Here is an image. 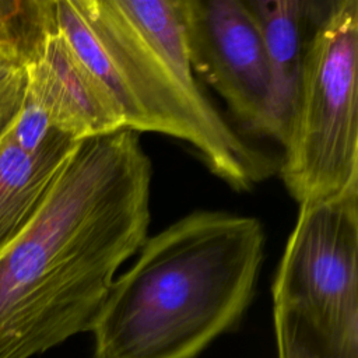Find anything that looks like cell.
I'll return each mask as SVG.
<instances>
[{"mask_svg":"<svg viewBox=\"0 0 358 358\" xmlns=\"http://www.w3.org/2000/svg\"><path fill=\"white\" fill-rule=\"evenodd\" d=\"M151 161L129 129L80 140L0 256V358L90 331L117 268L148 238Z\"/></svg>","mask_w":358,"mask_h":358,"instance_id":"cell-1","label":"cell"},{"mask_svg":"<svg viewBox=\"0 0 358 358\" xmlns=\"http://www.w3.org/2000/svg\"><path fill=\"white\" fill-rule=\"evenodd\" d=\"M259 218L190 213L144 241L90 331L92 358H196L235 329L264 256Z\"/></svg>","mask_w":358,"mask_h":358,"instance_id":"cell-2","label":"cell"},{"mask_svg":"<svg viewBox=\"0 0 358 358\" xmlns=\"http://www.w3.org/2000/svg\"><path fill=\"white\" fill-rule=\"evenodd\" d=\"M55 20L112 96L124 129L189 143L238 192L274 173L273 158L234 130L194 76L180 0H55Z\"/></svg>","mask_w":358,"mask_h":358,"instance_id":"cell-3","label":"cell"},{"mask_svg":"<svg viewBox=\"0 0 358 358\" xmlns=\"http://www.w3.org/2000/svg\"><path fill=\"white\" fill-rule=\"evenodd\" d=\"M271 295L278 358H358V186L299 204Z\"/></svg>","mask_w":358,"mask_h":358,"instance_id":"cell-4","label":"cell"},{"mask_svg":"<svg viewBox=\"0 0 358 358\" xmlns=\"http://www.w3.org/2000/svg\"><path fill=\"white\" fill-rule=\"evenodd\" d=\"M358 0H331L308 52L280 176L298 204L358 186Z\"/></svg>","mask_w":358,"mask_h":358,"instance_id":"cell-5","label":"cell"},{"mask_svg":"<svg viewBox=\"0 0 358 358\" xmlns=\"http://www.w3.org/2000/svg\"><path fill=\"white\" fill-rule=\"evenodd\" d=\"M194 76L249 131L278 141L273 78L263 38L245 0H180Z\"/></svg>","mask_w":358,"mask_h":358,"instance_id":"cell-6","label":"cell"},{"mask_svg":"<svg viewBox=\"0 0 358 358\" xmlns=\"http://www.w3.org/2000/svg\"><path fill=\"white\" fill-rule=\"evenodd\" d=\"M25 70L27 94L59 131L84 140L124 129L112 96L57 28L46 35Z\"/></svg>","mask_w":358,"mask_h":358,"instance_id":"cell-7","label":"cell"},{"mask_svg":"<svg viewBox=\"0 0 358 358\" xmlns=\"http://www.w3.org/2000/svg\"><path fill=\"white\" fill-rule=\"evenodd\" d=\"M246 4L256 20L267 53L278 143L282 144L309 48L331 0H246Z\"/></svg>","mask_w":358,"mask_h":358,"instance_id":"cell-8","label":"cell"},{"mask_svg":"<svg viewBox=\"0 0 358 358\" xmlns=\"http://www.w3.org/2000/svg\"><path fill=\"white\" fill-rule=\"evenodd\" d=\"M78 141L55 130L28 152L10 131L0 140V256L34 221Z\"/></svg>","mask_w":358,"mask_h":358,"instance_id":"cell-9","label":"cell"},{"mask_svg":"<svg viewBox=\"0 0 358 358\" xmlns=\"http://www.w3.org/2000/svg\"><path fill=\"white\" fill-rule=\"evenodd\" d=\"M55 28V0H0V63L25 66Z\"/></svg>","mask_w":358,"mask_h":358,"instance_id":"cell-10","label":"cell"},{"mask_svg":"<svg viewBox=\"0 0 358 358\" xmlns=\"http://www.w3.org/2000/svg\"><path fill=\"white\" fill-rule=\"evenodd\" d=\"M25 92V66L17 63H0V140L11 130L21 110Z\"/></svg>","mask_w":358,"mask_h":358,"instance_id":"cell-11","label":"cell"}]
</instances>
